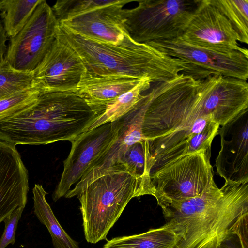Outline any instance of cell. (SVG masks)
Instances as JSON below:
<instances>
[{
    "label": "cell",
    "instance_id": "18",
    "mask_svg": "<svg viewBox=\"0 0 248 248\" xmlns=\"http://www.w3.org/2000/svg\"><path fill=\"white\" fill-rule=\"evenodd\" d=\"M141 79L125 76L96 75L85 70L76 91L91 105L105 108L108 102L131 90Z\"/></svg>",
    "mask_w": 248,
    "mask_h": 248
},
{
    "label": "cell",
    "instance_id": "8",
    "mask_svg": "<svg viewBox=\"0 0 248 248\" xmlns=\"http://www.w3.org/2000/svg\"><path fill=\"white\" fill-rule=\"evenodd\" d=\"M60 24L42 0L22 29L10 38L4 60L14 69L32 73L56 39Z\"/></svg>",
    "mask_w": 248,
    "mask_h": 248
},
{
    "label": "cell",
    "instance_id": "16",
    "mask_svg": "<svg viewBox=\"0 0 248 248\" xmlns=\"http://www.w3.org/2000/svg\"><path fill=\"white\" fill-rule=\"evenodd\" d=\"M133 0H118L59 23L72 33L98 42L116 44L127 33L122 12Z\"/></svg>",
    "mask_w": 248,
    "mask_h": 248
},
{
    "label": "cell",
    "instance_id": "29",
    "mask_svg": "<svg viewBox=\"0 0 248 248\" xmlns=\"http://www.w3.org/2000/svg\"><path fill=\"white\" fill-rule=\"evenodd\" d=\"M7 36L3 26L0 21V65L4 62L7 50L6 41Z\"/></svg>",
    "mask_w": 248,
    "mask_h": 248
},
{
    "label": "cell",
    "instance_id": "19",
    "mask_svg": "<svg viewBox=\"0 0 248 248\" xmlns=\"http://www.w3.org/2000/svg\"><path fill=\"white\" fill-rule=\"evenodd\" d=\"M183 241V232L173 223L166 222L140 234L113 238L103 248H179Z\"/></svg>",
    "mask_w": 248,
    "mask_h": 248
},
{
    "label": "cell",
    "instance_id": "25",
    "mask_svg": "<svg viewBox=\"0 0 248 248\" xmlns=\"http://www.w3.org/2000/svg\"><path fill=\"white\" fill-rule=\"evenodd\" d=\"M34 87L32 73L16 70L5 60L0 65V99Z\"/></svg>",
    "mask_w": 248,
    "mask_h": 248
},
{
    "label": "cell",
    "instance_id": "7",
    "mask_svg": "<svg viewBox=\"0 0 248 248\" xmlns=\"http://www.w3.org/2000/svg\"><path fill=\"white\" fill-rule=\"evenodd\" d=\"M211 148L181 156L150 174L153 196L163 208L175 201L199 196L217 185Z\"/></svg>",
    "mask_w": 248,
    "mask_h": 248
},
{
    "label": "cell",
    "instance_id": "12",
    "mask_svg": "<svg viewBox=\"0 0 248 248\" xmlns=\"http://www.w3.org/2000/svg\"><path fill=\"white\" fill-rule=\"evenodd\" d=\"M85 65L78 54L59 38L32 72L41 92L76 91Z\"/></svg>",
    "mask_w": 248,
    "mask_h": 248
},
{
    "label": "cell",
    "instance_id": "6",
    "mask_svg": "<svg viewBox=\"0 0 248 248\" xmlns=\"http://www.w3.org/2000/svg\"><path fill=\"white\" fill-rule=\"evenodd\" d=\"M132 9H123L125 29L135 42L169 40L180 37L200 0H139Z\"/></svg>",
    "mask_w": 248,
    "mask_h": 248
},
{
    "label": "cell",
    "instance_id": "17",
    "mask_svg": "<svg viewBox=\"0 0 248 248\" xmlns=\"http://www.w3.org/2000/svg\"><path fill=\"white\" fill-rule=\"evenodd\" d=\"M28 191V170L16 146L0 140V223L25 208Z\"/></svg>",
    "mask_w": 248,
    "mask_h": 248
},
{
    "label": "cell",
    "instance_id": "14",
    "mask_svg": "<svg viewBox=\"0 0 248 248\" xmlns=\"http://www.w3.org/2000/svg\"><path fill=\"white\" fill-rule=\"evenodd\" d=\"M221 149L216 159L217 173L225 181L248 182V110L219 128Z\"/></svg>",
    "mask_w": 248,
    "mask_h": 248
},
{
    "label": "cell",
    "instance_id": "5",
    "mask_svg": "<svg viewBox=\"0 0 248 248\" xmlns=\"http://www.w3.org/2000/svg\"><path fill=\"white\" fill-rule=\"evenodd\" d=\"M104 110L91 105L77 91H41L28 121L41 145L72 142L87 131Z\"/></svg>",
    "mask_w": 248,
    "mask_h": 248
},
{
    "label": "cell",
    "instance_id": "15",
    "mask_svg": "<svg viewBox=\"0 0 248 248\" xmlns=\"http://www.w3.org/2000/svg\"><path fill=\"white\" fill-rule=\"evenodd\" d=\"M205 80L203 110L219 126L248 110L247 81L218 75L209 76Z\"/></svg>",
    "mask_w": 248,
    "mask_h": 248
},
{
    "label": "cell",
    "instance_id": "1",
    "mask_svg": "<svg viewBox=\"0 0 248 248\" xmlns=\"http://www.w3.org/2000/svg\"><path fill=\"white\" fill-rule=\"evenodd\" d=\"M161 209L183 233L179 248H248V182L225 181Z\"/></svg>",
    "mask_w": 248,
    "mask_h": 248
},
{
    "label": "cell",
    "instance_id": "28",
    "mask_svg": "<svg viewBox=\"0 0 248 248\" xmlns=\"http://www.w3.org/2000/svg\"><path fill=\"white\" fill-rule=\"evenodd\" d=\"M24 207H19L14 210L4 220L5 228L0 238V248H5L8 245L16 242V232Z\"/></svg>",
    "mask_w": 248,
    "mask_h": 248
},
{
    "label": "cell",
    "instance_id": "21",
    "mask_svg": "<svg viewBox=\"0 0 248 248\" xmlns=\"http://www.w3.org/2000/svg\"><path fill=\"white\" fill-rule=\"evenodd\" d=\"M151 83L150 79L143 78L131 90L108 102L103 112L91 125L88 130L114 122L126 115L134 107L142 93L150 89Z\"/></svg>",
    "mask_w": 248,
    "mask_h": 248
},
{
    "label": "cell",
    "instance_id": "24",
    "mask_svg": "<svg viewBox=\"0 0 248 248\" xmlns=\"http://www.w3.org/2000/svg\"><path fill=\"white\" fill-rule=\"evenodd\" d=\"M229 20L239 42L248 44V0H210Z\"/></svg>",
    "mask_w": 248,
    "mask_h": 248
},
{
    "label": "cell",
    "instance_id": "11",
    "mask_svg": "<svg viewBox=\"0 0 248 248\" xmlns=\"http://www.w3.org/2000/svg\"><path fill=\"white\" fill-rule=\"evenodd\" d=\"M180 38L193 45L218 52L240 51L248 54L247 49L239 46L238 35L230 22L210 0H200Z\"/></svg>",
    "mask_w": 248,
    "mask_h": 248
},
{
    "label": "cell",
    "instance_id": "13",
    "mask_svg": "<svg viewBox=\"0 0 248 248\" xmlns=\"http://www.w3.org/2000/svg\"><path fill=\"white\" fill-rule=\"evenodd\" d=\"M122 118V124L115 141L90 166L74 188L64 196L65 198L78 196L90 184L101 176L124 171L121 162L127 149L145 139L141 130L142 112L139 107L135 106Z\"/></svg>",
    "mask_w": 248,
    "mask_h": 248
},
{
    "label": "cell",
    "instance_id": "20",
    "mask_svg": "<svg viewBox=\"0 0 248 248\" xmlns=\"http://www.w3.org/2000/svg\"><path fill=\"white\" fill-rule=\"evenodd\" d=\"M34 212L39 221L48 230L55 248H79L62 227L46 199L47 193L41 185L35 184L32 189Z\"/></svg>",
    "mask_w": 248,
    "mask_h": 248
},
{
    "label": "cell",
    "instance_id": "10",
    "mask_svg": "<svg viewBox=\"0 0 248 248\" xmlns=\"http://www.w3.org/2000/svg\"><path fill=\"white\" fill-rule=\"evenodd\" d=\"M122 124L121 118L87 130L71 142L70 152L63 162L60 182L52 195L54 202L64 197L90 166L110 147L117 139Z\"/></svg>",
    "mask_w": 248,
    "mask_h": 248
},
{
    "label": "cell",
    "instance_id": "22",
    "mask_svg": "<svg viewBox=\"0 0 248 248\" xmlns=\"http://www.w3.org/2000/svg\"><path fill=\"white\" fill-rule=\"evenodd\" d=\"M41 1L0 0V15L7 37L15 36L22 29Z\"/></svg>",
    "mask_w": 248,
    "mask_h": 248
},
{
    "label": "cell",
    "instance_id": "23",
    "mask_svg": "<svg viewBox=\"0 0 248 248\" xmlns=\"http://www.w3.org/2000/svg\"><path fill=\"white\" fill-rule=\"evenodd\" d=\"M121 166L124 171L133 176L150 179L152 165L148 140L144 139L130 146L121 160Z\"/></svg>",
    "mask_w": 248,
    "mask_h": 248
},
{
    "label": "cell",
    "instance_id": "9",
    "mask_svg": "<svg viewBox=\"0 0 248 248\" xmlns=\"http://www.w3.org/2000/svg\"><path fill=\"white\" fill-rule=\"evenodd\" d=\"M187 64L191 76L202 80L212 75L230 77L247 81L248 54L240 51L218 52L193 45L180 37L146 43Z\"/></svg>",
    "mask_w": 248,
    "mask_h": 248
},
{
    "label": "cell",
    "instance_id": "27",
    "mask_svg": "<svg viewBox=\"0 0 248 248\" xmlns=\"http://www.w3.org/2000/svg\"><path fill=\"white\" fill-rule=\"evenodd\" d=\"M40 90L36 87L23 90L0 99V119L35 103Z\"/></svg>",
    "mask_w": 248,
    "mask_h": 248
},
{
    "label": "cell",
    "instance_id": "2",
    "mask_svg": "<svg viewBox=\"0 0 248 248\" xmlns=\"http://www.w3.org/2000/svg\"><path fill=\"white\" fill-rule=\"evenodd\" d=\"M205 88L204 79L183 73L169 81L155 83L140 99L144 138L166 151L192 142L214 122L203 110Z\"/></svg>",
    "mask_w": 248,
    "mask_h": 248
},
{
    "label": "cell",
    "instance_id": "4",
    "mask_svg": "<svg viewBox=\"0 0 248 248\" xmlns=\"http://www.w3.org/2000/svg\"><path fill=\"white\" fill-rule=\"evenodd\" d=\"M153 194L150 179L127 171L108 173L93 181L77 196L86 241L96 244L107 240L108 232L129 202L135 197Z\"/></svg>",
    "mask_w": 248,
    "mask_h": 248
},
{
    "label": "cell",
    "instance_id": "26",
    "mask_svg": "<svg viewBox=\"0 0 248 248\" xmlns=\"http://www.w3.org/2000/svg\"><path fill=\"white\" fill-rule=\"evenodd\" d=\"M118 0H60L52 7L59 23Z\"/></svg>",
    "mask_w": 248,
    "mask_h": 248
},
{
    "label": "cell",
    "instance_id": "3",
    "mask_svg": "<svg viewBox=\"0 0 248 248\" xmlns=\"http://www.w3.org/2000/svg\"><path fill=\"white\" fill-rule=\"evenodd\" d=\"M57 36L78 54L86 71L92 74L147 78L157 83L171 80L182 73L190 74L183 61L135 42L128 33L116 44L104 43L75 34L60 24Z\"/></svg>",
    "mask_w": 248,
    "mask_h": 248
}]
</instances>
